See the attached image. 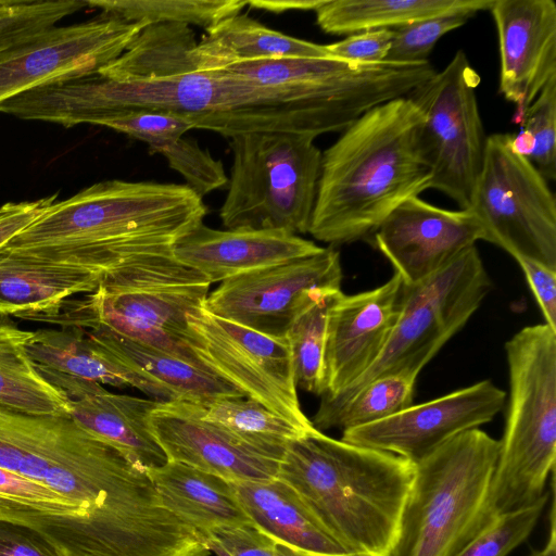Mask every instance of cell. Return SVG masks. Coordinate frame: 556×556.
<instances>
[{
  "instance_id": "4",
  "label": "cell",
  "mask_w": 556,
  "mask_h": 556,
  "mask_svg": "<svg viewBox=\"0 0 556 556\" xmlns=\"http://www.w3.org/2000/svg\"><path fill=\"white\" fill-rule=\"evenodd\" d=\"M414 475L406 458L318 430L287 446L277 478L350 553L389 556Z\"/></svg>"
},
{
  "instance_id": "35",
  "label": "cell",
  "mask_w": 556,
  "mask_h": 556,
  "mask_svg": "<svg viewBox=\"0 0 556 556\" xmlns=\"http://www.w3.org/2000/svg\"><path fill=\"white\" fill-rule=\"evenodd\" d=\"M87 0H0V54L55 27Z\"/></svg>"
},
{
  "instance_id": "34",
  "label": "cell",
  "mask_w": 556,
  "mask_h": 556,
  "mask_svg": "<svg viewBox=\"0 0 556 556\" xmlns=\"http://www.w3.org/2000/svg\"><path fill=\"white\" fill-rule=\"evenodd\" d=\"M418 372L402 370L381 375L359 389L317 430H342L393 416L413 405Z\"/></svg>"
},
{
  "instance_id": "16",
  "label": "cell",
  "mask_w": 556,
  "mask_h": 556,
  "mask_svg": "<svg viewBox=\"0 0 556 556\" xmlns=\"http://www.w3.org/2000/svg\"><path fill=\"white\" fill-rule=\"evenodd\" d=\"M372 240L403 283L414 285L484 240V231L470 210H446L413 197L388 215Z\"/></svg>"
},
{
  "instance_id": "37",
  "label": "cell",
  "mask_w": 556,
  "mask_h": 556,
  "mask_svg": "<svg viewBox=\"0 0 556 556\" xmlns=\"http://www.w3.org/2000/svg\"><path fill=\"white\" fill-rule=\"evenodd\" d=\"M494 0H480L473 7L419 20L392 29V43L387 60L394 62H421L441 37L462 27L479 11L490 10Z\"/></svg>"
},
{
  "instance_id": "23",
  "label": "cell",
  "mask_w": 556,
  "mask_h": 556,
  "mask_svg": "<svg viewBox=\"0 0 556 556\" xmlns=\"http://www.w3.org/2000/svg\"><path fill=\"white\" fill-rule=\"evenodd\" d=\"M101 276L83 267L0 249V314L46 323L74 295L89 294Z\"/></svg>"
},
{
  "instance_id": "9",
  "label": "cell",
  "mask_w": 556,
  "mask_h": 556,
  "mask_svg": "<svg viewBox=\"0 0 556 556\" xmlns=\"http://www.w3.org/2000/svg\"><path fill=\"white\" fill-rule=\"evenodd\" d=\"M491 280L477 247H471L431 277L403 283L401 311L391 336L377 361L350 387L332 396H321L311 420L319 426L372 379L391 372H420L441 348L480 307Z\"/></svg>"
},
{
  "instance_id": "28",
  "label": "cell",
  "mask_w": 556,
  "mask_h": 556,
  "mask_svg": "<svg viewBox=\"0 0 556 556\" xmlns=\"http://www.w3.org/2000/svg\"><path fill=\"white\" fill-rule=\"evenodd\" d=\"M91 340L123 364L160 382L178 400L207 403L225 396H244L214 372L167 352L102 328L86 329Z\"/></svg>"
},
{
  "instance_id": "27",
  "label": "cell",
  "mask_w": 556,
  "mask_h": 556,
  "mask_svg": "<svg viewBox=\"0 0 556 556\" xmlns=\"http://www.w3.org/2000/svg\"><path fill=\"white\" fill-rule=\"evenodd\" d=\"M206 33L194 50L201 71L280 58H331L326 46L273 30L245 14L227 17Z\"/></svg>"
},
{
  "instance_id": "38",
  "label": "cell",
  "mask_w": 556,
  "mask_h": 556,
  "mask_svg": "<svg viewBox=\"0 0 556 556\" xmlns=\"http://www.w3.org/2000/svg\"><path fill=\"white\" fill-rule=\"evenodd\" d=\"M154 152L161 153L169 166L184 177L186 186L202 199L228 184L223 162L214 159L194 140L181 137L159 147Z\"/></svg>"
},
{
  "instance_id": "13",
  "label": "cell",
  "mask_w": 556,
  "mask_h": 556,
  "mask_svg": "<svg viewBox=\"0 0 556 556\" xmlns=\"http://www.w3.org/2000/svg\"><path fill=\"white\" fill-rule=\"evenodd\" d=\"M333 247L222 281L204 302L211 314L285 340L296 315L323 290L341 289Z\"/></svg>"
},
{
  "instance_id": "40",
  "label": "cell",
  "mask_w": 556,
  "mask_h": 556,
  "mask_svg": "<svg viewBox=\"0 0 556 556\" xmlns=\"http://www.w3.org/2000/svg\"><path fill=\"white\" fill-rule=\"evenodd\" d=\"M101 125L146 142L152 151L181 138L192 125L186 115L169 112H130L99 119Z\"/></svg>"
},
{
  "instance_id": "2",
  "label": "cell",
  "mask_w": 556,
  "mask_h": 556,
  "mask_svg": "<svg viewBox=\"0 0 556 556\" xmlns=\"http://www.w3.org/2000/svg\"><path fill=\"white\" fill-rule=\"evenodd\" d=\"M206 214L186 185L113 179L55 201L2 248L102 277L134 258L173 253Z\"/></svg>"
},
{
  "instance_id": "22",
  "label": "cell",
  "mask_w": 556,
  "mask_h": 556,
  "mask_svg": "<svg viewBox=\"0 0 556 556\" xmlns=\"http://www.w3.org/2000/svg\"><path fill=\"white\" fill-rule=\"evenodd\" d=\"M26 351L38 374L49 384L75 379L113 387L131 386L155 401L178 400L165 386L119 362L80 327L33 331Z\"/></svg>"
},
{
  "instance_id": "31",
  "label": "cell",
  "mask_w": 556,
  "mask_h": 556,
  "mask_svg": "<svg viewBox=\"0 0 556 556\" xmlns=\"http://www.w3.org/2000/svg\"><path fill=\"white\" fill-rule=\"evenodd\" d=\"M203 418L278 462L290 443L318 431H307L245 396H225L205 403Z\"/></svg>"
},
{
  "instance_id": "41",
  "label": "cell",
  "mask_w": 556,
  "mask_h": 556,
  "mask_svg": "<svg viewBox=\"0 0 556 556\" xmlns=\"http://www.w3.org/2000/svg\"><path fill=\"white\" fill-rule=\"evenodd\" d=\"M201 536L218 556H278L276 542L252 525L217 528Z\"/></svg>"
},
{
  "instance_id": "1",
  "label": "cell",
  "mask_w": 556,
  "mask_h": 556,
  "mask_svg": "<svg viewBox=\"0 0 556 556\" xmlns=\"http://www.w3.org/2000/svg\"><path fill=\"white\" fill-rule=\"evenodd\" d=\"M0 468L78 504L122 556H203L200 534L164 506L147 471L72 416L0 405Z\"/></svg>"
},
{
  "instance_id": "32",
  "label": "cell",
  "mask_w": 556,
  "mask_h": 556,
  "mask_svg": "<svg viewBox=\"0 0 556 556\" xmlns=\"http://www.w3.org/2000/svg\"><path fill=\"white\" fill-rule=\"evenodd\" d=\"M341 293V289L320 291L296 315L286 336L296 387L320 396L325 391L328 313Z\"/></svg>"
},
{
  "instance_id": "45",
  "label": "cell",
  "mask_w": 556,
  "mask_h": 556,
  "mask_svg": "<svg viewBox=\"0 0 556 556\" xmlns=\"http://www.w3.org/2000/svg\"><path fill=\"white\" fill-rule=\"evenodd\" d=\"M58 192L35 201L8 202L0 206V249L58 201Z\"/></svg>"
},
{
  "instance_id": "44",
  "label": "cell",
  "mask_w": 556,
  "mask_h": 556,
  "mask_svg": "<svg viewBox=\"0 0 556 556\" xmlns=\"http://www.w3.org/2000/svg\"><path fill=\"white\" fill-rule=\"evenodd\" d=\"M0 556H60L36 531L0 520Z\"/></svg>"
},
{
  "instance_id": "25",
  "label": "cell",
  "mask_w": 556,
  "mask_h": 556,
  "mask_svg": "<svg viewBox=\"0 0 556 556\" xmlns=\"http://www.w3.org/2000/svg\"><path fill=\"white\" fill-rule=\"evenodd\" d=\"M68 401L71 416L83 428L113 445L137 468L148 471L167 462L150 421L160 401L112 393L100 383Z\"/></svg>"
},
{
  "instance_id": "42",
  "label": "cell",
  "mask_w": 556,
  "mask_h": 556,
  "mask_svg": "<svg viewBox=\"0 0 556 556\" xmlns=\"http://www.w3.org/2000/svg\"><path fill=\"white\" fill-rule=\"evenodd\" d=\"M392 43V29L356 33L344 39L325 45L333 59L376 63L387 60Z\"/></svg>"
},
{
  "instance_id": "18",
  "label": "cell",
  "mask_w": 556,
  "mask_h": 556,
  "mask_svg": "<svg viewBox=\"0 0 556 556\" xmlns=\"http://www.w3.org/2000/svg\"><path fill=\"white\" fill-rule=\"evenodd\" d=\"M402 289L394 273L375 289L337 298L328 313L321 396L340 393L377 361L397 321Z\"/></svg>"
},
{
  "instance_id": "26",
  "label": "cell",
  "mask_w": 556,
  "mask_h": 556,
  "mask_svg": "<svg viewBox=\"0 0 556 556\" xmlns=\"http://www.w3.org/2000/svg\"><path fill=\"white\" fill-rule=\"evenodd\" d=\"M147 473L164 506L200 535L251 525L231 483L220 477L170 460Z\"/></svg>"
},
{
  "instance_id": "14",
  "label": "cell",
  "mask_w": 556,
  "mask_h": 556,
  "mask_svg": "<svg viewBox=\"0 0 556 556\" xmlns=\"http://www.w3.org/2000/svg\"><path fill=\"white\" fill-rule=\"evenodd\" d=\"M147 24L116 15L52 27L0 54V103L50 83L97 74L116 60Z\"/></svg>"
},
{
  "instance_id": "20",
  "label": "cell",
  "mask_w": 556,
  "mask_h": 556,
  "mask_svg": "<svg viewBox=\"0 0 556 556\" xmlns=\"http://www.w3.org/2000/svg\"><path fill=\"white\" fill-rule=\"evenodd\" d=\"M0 520L38 532L60 556H122L78 504L0 468Z\"/></svg>"
},
{
  "instance_id": "24",
  "label": "cell",
  "mask_w": 556,
  "mask_h": 556,
  "mask_svg": "<svg viewBox=\"0 0 556 556\" xmlns=\"http://www.w3.org/2000/svg\"><path fill=\"white\" fill-rule=\"evenodd\" d=\"M230 483L251 525L274 542L306 556H355L281 479Z\"/></svg>"
},
{
  "instance_id": "33",
  "label": "cell",
  "mask_w": 556,
  "mask_h": 556,
  "mask_svg": "<svg viewBox=\"0 0 556 556\" xmlns=\"http://www.w3.org/2000/svg\"><path fill=\"white\" fill-rule=\"evenodd\" d=\"M87 5L127 22L193 24L208 29L239 14L245 0H87Z\"/></svg>"
},
{
  "instance_id": "21",
  "label": "cell",
  "mask_w": 556,
  "mask_h": 556,
  "mask_svg": "<svg viewBox=\"0 0 556 556\" xmlns=\"http://www.w3.org/2000/svg\"><path fill=\"white\" fill-rule=\"evenodd\" d=\"M321 250L282 230H218L202 223L176 242L173 254L213 283Z\"/></svg>"
},
{
  "instance_id": "15",
  "label": "cell",
  "mask_w": 556,
  "mask_h": 556,
  "mask_svg": "<svg viewBox=\"0 0 556 556\" xmlns=\"http://www.w3.org/2000/svg\"><path fill=\"white\" fill-rule=\"evenodd\" d=\"M506 392L482 380L438 399L413 404L384 419L342 430L341 440L399 455L416 464L454 437L490 422Z\"/></svg>"
},
{
  "instance_id": "29",
  "label": "cell",
  "mask_w": 556,
  "mask_h": 556,
  "mask_svg": "<svg viewBox=\"0 0 556 556\" xmlns=\"http://www.w3.org/2000/svg\"><path fill=\"white\" fill-rule=\"evenodd\" d=\"M31 334L0 314V405L33 415L71 416L67 396L38 374L27 354Z\"/></svg>"
},
{
  "instance_id": "8",
  "label": "cell",
  "mask_w": 556,
  "mask_h": 556,
  "mask_svg": "<svg viewBox=\"0 0 556 556\" xmlns=\"http://www.w3.org/2000/svg\"><path fill=\"white\" fill-rule=\"evenodd\" d=\"M315 138L275 130L229 137L233 161L219 212L224 227L307 233L321 166Z\"/></svg>"
},
{
  "instance_id": "46",
  "label": "cell",
  "mask_w": 556,
  "mask_h": 556,
  "mask_svg": "<svg viewBox=\"0 0 556 556\" xmlns=\"http://www.w3.org/2000/svg\"><path fill=\"white\" fill-rule=\"evenodd\" d=\"M247 5L274 13L287 11H316L325 0H245Z\"/></svg>"
},
{
  "instance_id": "30",
  "label": "cell",
  "mask_w": 556,
  "mask_h": 556,
  "mask_svg": "<svg viewBox=\"0 0 556 556\" xmlns=\"http://www.w3.org/2000/svg\"><path fill=\"white\" fill-rule=\"evenodd\" d=\"M480 0H325L315 11L320 29L331 35L396 27L478 4Z\"/></svg>"
},
{
  "instance_id": "39",
  "label": "cell",
  "mask_w": 556,
  "mask_h": 556,
  "mask_svg": "<svg viewBox=\"0 0 556 556\" xmlns=\"http://www.w3.org/2000/svg\"><path fill=\"white\" fill-rule=\"evenodd\" d=\"M521 129L533 140V151L528 159L542 176L556 178V76L540 91L528 108Z\"/></svg>"
},
{
  "instance_id": "10",
  "label": "cell",
  "mask_w": 556,
  "mask_h": 556,
  "mask_svg": "<svg viewBox=\"0 0 556 556\" xmlns=\"http://www.w3.org/2000/svg\"><path fill=\"white\" fill-rule=\"evenodd\" d=\"M479 83L466 53L458 50L442 71L407 96L424 115L419 147L431 170L430 188L462 210L470 206L488 137L476 96Z\"/></svg>"
},
{
  "instance_id": "47",
  "label": "cell",
  "mask_w": 556,
  "mask_h": 556,
  "mask_svg": "<svg viewBox=\"0 0 556 556\" xmlns=\"http://www.w3.org/2000/svg\"><path fill=\"white\" fill-rule=\"evenodd\" d=\"M276 551L278 556H306L302 553H299L294 549H291L285 545L276 543Z\"/></svg>"
},
{
  "instance_id": "3",
  "label": "cell",
  "mask_w": 556,
  "mask_h": 556,
  "mask_svg": "<svg viewBox=\"0 0 556 556\" xmlns=\"http://www.w3.org/2000/svg\"><path fill=\"white\" fill-rule=\"evenodd\" d=\"M424 115L409 97L380 104L321 152L308 233L331 247L372 238L400 204L430 188Z\"/></svg>"
},
{
  "instance_id": "11",
  "label": "cell",
  "mask_w": 556,
  "mask_h": 556,
  "mask_svg": "<svg viewBox=\"0 0 556 556\" xmlns=\"http://www.w3.org/2000/svg\"><path fill=\"white\" fill-rule=\"evenodd\" d=\"M510 134L486 137L482 169L470 210L484 241L515 260L528 257L556 268V200L547 180L509 147Z\"/></svg>"
},
{
  "instance_id": "19",
  "label": "cell",
  "mask_w": 556,
  "mask_h": 556,
  "mask_svg": "<svg viewBox=\"0 0 556 556\" xmlns=\"http://www.w3.org/2000/svg\"><path fill=\"white\" fill-rule=\"evenodd\" d=\"M500 47L498 92L516 105L513 122L556 76V3L553 0H494L490 10Z\"/></svg>"
},
{
  "instance_id": "43",
  "label": "cell",
  "mask_w": 556,
  "mask_h": 556,
  "mask_svg": "<svg viewBox=\"0 0 556 556\" xmlns=\"http://www.w3.org/2000/svg\"><path fill=\"white\" fill-rule=\"evenodd\" d=\"M516 262L526 277L545 324L556 331V268L528 257H518Z\"/></svg>"
},
{
  "instance_id": "17",
  "label": "cell",
  "mask_w": 556,
  "mask_h": 556,
  "mask_svg": "<svg viewBox=\"0 0 556 556\" xmlns=\"http://www.w3.org/2000/svg\"><path fill=\"white\" fill-rule=\"evenodd\" d=\"M204 403L160 402L151 415L153 434L167 460L178 462L229 482L277 478L279 463L203 418Z\"/></svg>"
},
{
  "instance_id": "5",
  "label": "cell",
  "mask_w": 556,
  "mask_h": 556,
  "mask_svg": "<svg viewBox=\"0 0 556 556\" xmlns=\"http://www.w3.org/2000/svg\"><path fill=\"white\" fill-rule=\"evenodd\" d=\"M210 286L173 253L148 254L103 274L93 292L67 300L46 323L102 328L207 369L192 350L188 318L204 305Z\"/></svg>"
},
{
  "instance_id": "7",
  "label": "cell",
  "mask_w": 556,
  "mask_h": 556,
  "mask_svg": "<svg viewBox=\"0 0 556 556\" xmlns=\"http://www.w3.org/2000/svg\"><path fill=\"white\" fill-rule=\"evenodd\" d=\"M498 448L475 428L416 463L389 556H453L476 532Z\"/></svg>"
},
{
  "instance_id": "36",
  "label": "cell",
  "mask_w": 556,
  "mask_h": 556,
  "mask_svg": "<svg viewBox=\"0 0 556 556\" xmlns=\"http://www.w3.org/2000/svg\"><path fill=\"white\" fill-rule=\"evenodd\" d=\"M549 494L544 493L528 506L494 517L453 556H507L531 534Z\"/></svg>"
},
{
  "instance_id": "12",
  "label": "cell",
  "mask_w": 556,
  "mask_h": 556,
  "mask_svg": "<svg viewBox=\"0 0 556 556\" xmlns=\"http://www.w3.org/2000/svg\"><path fill=\"white\" fill-rule=\"evenodd\" d=\"M188 321L194 332L192 350L207 369L245 397L307 431L317 430L301 408L287 339L217 317L204 305Z\"/></svg>"
},
{
  "instance_id": "6",
  "label": "cell",
  "mask_w": 556,
  "mask_h": 556,
  "mask_svg": "<svg viewBox=\"0 0 556 556\" xmlns=\"http://www.w3.org/2000/svg\"><path fill=\"white\" fill-rule=\"evenodd\" d=\"M505 353V427L475 534L494 517L536 502L555 469L556 331L527 326L506 341Z\"/></svg>"
}]
</instances>
